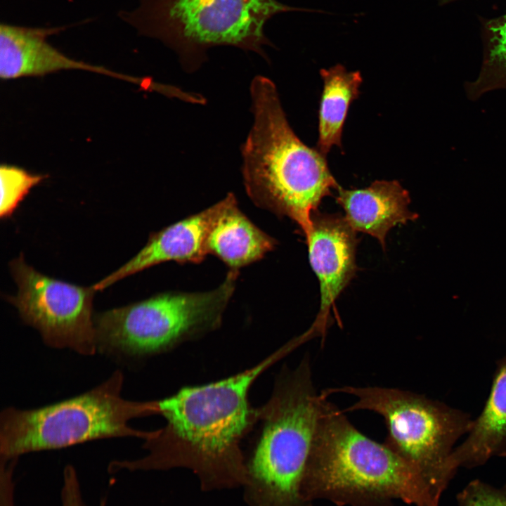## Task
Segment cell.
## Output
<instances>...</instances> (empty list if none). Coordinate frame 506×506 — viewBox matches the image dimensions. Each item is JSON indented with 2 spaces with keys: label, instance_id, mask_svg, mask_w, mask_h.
Here are the masks:
<instances>
[{
  "label": "cell",
  "instance_id": "d6986e66",
  "mask_svg": "<svg viewBox=\"0 0 506 506\" xmlns=\"http://www.w3.org/2000/svg\"><path fill=\"white\" fill-rule=\"evenodd\" d=\"M456 502L458 506H506V481L494 486L474 479L457 494Z\"/></svg>",
  "mask_w": 506,
  "mask_h": 506
},
{
  "label": "cell",
  "instance_id": "2e32d148",
  "mask_svg": "<svg viewBox=\"0 0 506 506\" xmlns=\"http://www.w3.org/2000/svg\"><path fill=\"white\" fill-rule=\"evenodd\" d=\"M320 74L323 89L320 102L316 148L326 156L333 146L342 147L344 124L350 104L359 96L363 79L360 72H348L340 64L321 69Z\"/></svg>",
  "mask_w": 506,
  "mask_h": 506
},
{
  "label": "cell",
  "instance_id": "52a82bcc",
  "mask_svg": "<svg viewBox=\"0 0 506 506\" xmlns=\"http://www.w3.org/2000/svg\"><path fill=\"white\" fill-rule=\"evenodd\" d=\"M239 271L207 292H167L94 315L97 351L138 360L168 351L218 329Z\"/></svg>",
  "mask_w": 506,
  "mask_h": 506
},
{
  "label": "cell",
  "instance_id": "9c48e42d",
  "mask_svg": "<svg viewBox=\"0 0 506 506\" xmlns=\"http://www.w3.org/2000/svg\"><path fill=\"white\" fill-rule=\"evenodd\" d=\"M18 291L6 299L21 319L36 329L47 346L69 349L84 356L97 352L93 286L82 287L45 275L25 261L10 263Z\"/></svg>",
  "mask_w": 506,
  "mask_h": 506
},
{
  "label": "cell",
  "instance_id": "277c9868",
  "mask_svg": "<svg viewBox=\"0 0 506 506\" xmlns=\"http://www.w3.org/2000/svg\"><path fill=\"white\" fill-rule=\"evenodd\" d=\"M322 398L308 358L276 377L269 399L259 408L261 429L246 460L242 487L249 506H312L302 484Z\"/></svg>",
  "mask_w": 506,
  "mask_h": 506
},
{
  "label": "cell",
  "instance_id": "4fadbf2b",
  "mask_svg": "<svg viewBox=\"0 0 506 506\" xmlns=\"http://www.w3.org/2000/svg\"><path fill=\"white\" fill-rule=\"evenodd\" d=\"M66 27H31L1 23V78L7 80L43 76L63 70L68 56L50 44L47 38Z\"/></svg>",
  "mask_w": 506,
  "mask_h": 506
},
{
  "label": "cell",
  "instance_id": "ffe728a7",
  "mask_svg": "<svg viewBox=\"0 0 506 506\" xmlns=\"http://www.w3.org/2000/svg\"><path fill=\"white\" fill-rule=\"evenodd\" d=\"M62 506H86L80 490V484L73 467L67 465L63 471V484L61 490ZM100 506H105V500Z\"/></svg>",
  "mask_w": 506,
  "mask_h": 506
},
{
  "label": "cell",
  "instance_id": "44dd1931",
  "mask_svg": "<svg viewBox=\"0 0 506 506\" xmlns=\"http://www.w3.org/2000/svg\"><path fill=\"white\" fill-rule=\"evenodd\" d=\"M457 1L458 0H437L440 5H446Z\"/></svg>",
  "mask_w": 506,
  "mask_h": 506
},
{
  "label": "cell",
  "instance_id": "6da1fadb",
  "mask_svg": "<svg viewBox=\"0 0 506 506\" xmlns=\"http://www.w3.org/2000/svg\"><path fill=\"white\" fill-rule=\"evenodd\" d=\"M283 346L242 372L202 385L183 387L157 402L165 425L143 443L147 454L133 460H113L111 473L186 468L203 491L242 486L246 459L241 443L259 421V408L249 394L256 379L287 353Z\"/></svg>",
  "mask_w": 506,
  "mask_h": 506
},
{
  "label": "cell",
  "instance_id": "ac0fdd59",
  "mask_svg": "<svg viewBox=\"0 0 506 506\" xmlns=\"http://www.w3.org/2000/svg\"><path fill=\"white\" fill-rule=\"evenodd\" d=\"M45 178V175L31 174L18 167L1 164V218L4 219L11 217L31 188Z\"/></svg>",
  "mask_w": 506,
  "mask_h": 506
},
{
  "label": "cell",
  "instance_id": "3957f363",
  "mask_svg": "<svg viewBox=\"0 0 506 506\" xmlns=\"http://www.w3.org/2000/svg\"><path fill=\"white\" fill-rule=\"evenodd\" d=\"M322 396L302 484V493L309 502L391 506L392 500H401L415 506H439L408 464L384 443L358 431L343 410Z\"/></svg>",
  "mask_w": 506,
  "mask_h": 506
},
{
  "label": "cell",
  "instance_id": "8992f818",
  "mask_svg": "<svg viewBox=\"0 0 506 506\" xmlns=\"http://www.w3.org/2000/svg\"><path fill=\"white\" fill-rule=\"evenodd\" d=\"M124 378L116 370L103 382L76 396L37 408L4 409L0 414L1 461L97 439H148L152 432L134 429L129 422L158 414L157 401L124 398Z\"/></svg>",
  "mask_w": 506,
  "mask_h": 506
},
{
  "label": "cell",
  "instance_id": "30bf717a",
  "mask_svg": "<svg viewBox=\"0 0 506 506\" xmlns=\"http://www.w3.org/2000/svg\"><path fill=\"white\" fill-rule=\"evenodd\" d=\"M311 229L306 240L309 258L320 290L319 311L304 335L309 339L324 337L330 322V311L336 299L356 271V232L344 216L314 212Z\"/></svg>",
  "mask_w": 506,
  "mask_h": 506
},
{
  "label": "cell",
  "instance_id": "e0dca14e",
  "mask_svg": "<svg viewBox=\"0 0 506 506\" xmlns=\"http://www.w3.org/2000/svg\"><path fill=\"white\" fill-rule=\"evenodd\" d=\"M484 60L472 96L506 86V13L481 22Z\"/></svg>",
  "mask_w": 506,
  "mask_h": 506
},
{
  "label": "cell",
  "instance_id": "5bb4252c",
  "mask_svg": "<svg viewBox=\"0 0 506 506\" xmlns=\"http://www.w3.org/2000/svg\"><path fill=\"white\" fill-rule=\"evenodd\" d=\"M502 456H506V357L497 368L481 414L473 420L466 439L454 448L450 465L457 472L460 467H479Z\"/></svg>",
  "mask_w": 506,
  "mask_h": 506
},
{
  "label": "cell",
  "instance_id": "5b68a950",
  "mask_svg": "<svg viewBox=\"0 0 506 506\" xmlns=\"http://www.w3.org/2000/svg\"><path fill=\"white\" fill-rule=\"evenodd\" d=\"M290 11L323 12L278 0H139L135 9L122 11L119 17L139 34L172 49L183 68L192 72L216 46H234L268 60L264 47L274 46L265 25L275 15Z\"/></svg>",
  "mask_w": 506,
  "mask_h": 506
},
{
  "label": "cell",
  "instance_id": "7c38bea8",
  "mask_svg": "<svg viewBox=\"0 0 506 506\" xmlns=\"http://www.w3.org/2000/svg\"><path fill=\"white\" fill-rule=\"evenodd\" d=\"M336 201L343 208L350 226L356 231L377 239L383 249L389 231L418 218L408 205V192L397 181H375L370 186L359 189L336 190Z\"/></svg>",
  "mask_w": 506,
  "mask_h": 506
},
{
  "label": "cell",
  "instance_id": "ba28073f",
  "mask_svg": "<svg viewBox=\"0 0 506 506\" xmlns=\"http://www.w3.org/2000/svg\"><path fill=\"white\" fill-rule=\"evenodd\" d=\"M353 396L346 411L365 410L381 415L387 429L384 443L422 480L439 503L457 472L450 458L473 420L465 413L411 391L379 387L345 386L323 390Z\"/></svg>",
  "mask_w": 506,
  "mask_h": 506
},
{
  "label": "cell",
  "instance_id": "7a4b0ae2",
  "mask_svg": "<svg viewBox=\"0 0 506 506\" xmlns=\"http://www.w3.org/2000/svg\"><path fill=\"white\" fill-rule=\"evenodd\" d=\"M250 96L253 123L241 151L246 192L257 207L294 221L306 240L312 214L340 186L326 156L290 127L274 83L255 77Z\"/></svg>",
  "mask_w": 506,
  "mask_h": 506
},
{
  "label": "cell",
  "instance_id": "9a60e30c",
  "mask_svg": "<svg viewBox=\"0 0 506 506\" xmlns=\"http://www.w3.org/2000/svg\"><path fill=\"white\" fill-rule=\"evenodd\" d=\"M223 207L209 232L207 248L230 270L261 259L274 249L276 240L254 224L238 206L232 193L223 199Z\"/></svg>",
  "mask_w": 506,
  "mask_h": 506
},
{
  "label": "cell",
  "instance_id": "8fae6325",
  "mask_svg": "<svg viewBox=\"0 0 506 506\" xmlns=\"http://www.w3.org/2000/svg\"><path fill=\"white\" fill-rule=\"evenodd\" d=\"M214 205L150 234L146 245L119 269L93 285L103 290L126 276L166 261L201 263L208 252L207 241L214 220L223 207Z\"/></svg>",
  "mask_w": 506,
  "mask_h": 506
}]
</instances>
